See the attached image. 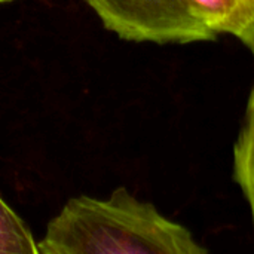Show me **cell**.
I'll list each match as a JSON object with an SVG mask.
<instances>
[{
	"label": "cell",
	"mask_w": 254,
	"mask_h": 254,
	"mask_svg": "<svg viewBox=\"0 0 254 254\" xmlns=\"http://www.w3.org/2000/svg\"><path fill=\"white\" fill-rule=\"evenodd\" d=\"M37 253L204 254L207 249L188 228L118 188L106 199H68L37 241Z\"/></svg>",
	"instance_id": "1"
},
{
	"label": "cell",
	"mask_w": 254,
	"mask_h": 254,
	"mask_svg": "<svg viewBox=\"0 0 254 254\" xmlns=\"http://www.w3.org/2000/svg\"><path fill=\"white\" fill-rule=\"evenodd\" d=\"M104 27L132 42L193 43L214 40L186 0H86Z\"/></svg>",
	"instance_id": "2"
},
{
	"label": "cell",
	"mask_w": 254,
	"mask_h": 254,
	"mask_svg": "<svg viewBox=\"0 0 254 254\" xmlns=\"http://www.w3.org/2000/svg\"><path fill=\"white\" fill-rule=\"evenodd\" d=\"M192 13L216 36L244 42L254 33V0H186Z\"/></svg>",
	"instance_id": "3"
},
{
	"label": "cell",
	"mask_w": 254,
	"mask_h": 254,
	"mask_svg": "<svg viewBox=\"0 0 254 254\" xmlns=\"http://www.w3.org/2000/svg\"><path fill=\"white\" fill-rule=\"evenodd\" d=\"M254 60V33L243 42ZM234 179L240 186L254 223V85L246 109L243 128L234 147Z\"/></svg>",
	"instance_id": "4"
},
{
	"label": "cell",
	"mask_w": 254,
	"mask_h": 254,
	"mask_svg": "<svg viewBox=\"0 0 254 254\" xmlns=\"http://www.w3.org/2000/svg\"><path fill=\"white\" fill-rule=\"evenodd\" d=\"M0 254H39L24 220L0 196Z\"/></svg>",
	"instance_id": "5"
},
{
	"label": "cell",
	"mask_w": 254,
	"mask_h": 254,
	"mask_svg": "<svg viewBox=\"0 0 254 254\" xmlns=\"http://www.w3.org/2000/svg\"><path fill=\"white\" fill-rule=\"evenodd\" d=\"M6 1H12V0H0V4H1V3H6Z\"/></svg>",
	"instance_id": "6"
}]
</instances>
